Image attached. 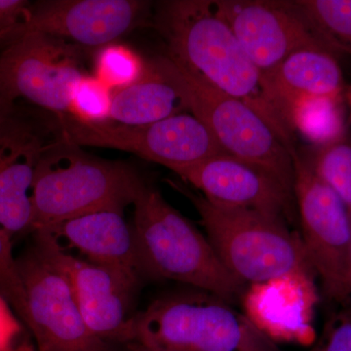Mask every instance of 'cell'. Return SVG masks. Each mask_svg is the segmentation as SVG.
<instances>
[{
  "label": "cell",
  "instance_id": "6da1fadb",
  "mask_svg": "<svg viewBox=\"0 0 351 351\" xmlns=\"http://www.w3.org/2000/svg\"><path fill=\"white\" fill-rule=\"evenodd\" d=\"M157 29L169 56L219 91L243 101L265 119L291 151L293 130L269 84L256 68L230 25L210 0L163 2Z\"/></svg>",
  "mask_w": 351,
  "mask_h": 351
},
{
  "label": "cell",
  "instance_id": "7a4b0ae2",
  "mask_svg": "<svg viewBox=\"0 0 351 351\" xmlns=\"http://www.w3.org/2000/svg\"><path fill=\"white\" fill-rule=\"evenodd\" d=\"M145 184L126 163L89 156L58 135L44 151L34 175L32 232L94 212H124Z\"/></svg>",
  "mask_w": 351,
  "mask_h": 351
},
{
  "label": "cell",
  "instance_id": "3957f363",
  "mask_svg": "<svg viewBox=\"0 0 351 351\" xmlns=\"http://www.w3.org/2000/svg\"><path fill=\"white\" fill-rule=\"evenodd\" d=\"M126 343L152 351H282L232 302L198 289L134 314Z\"/></svg>",
  "mask_w": 351,
  "mask_h": 351
},
{
  "label": "cell",
  "instance_id": "277c9868",
  "mask_svg": "<svg viewBox=\"0 0 351 351\" xmlns=\"http://www.w3.org/2000/svg\"><path fill=\"white\" fill-rule=\"evenodd\" d=\"M134 205L133 230L145 276L186 284L232 302L246 284L226 269L206 235L145 184Z\"/></svg>",
  "mask_w": 351,
  "mask_h": 351
},
{
  "label": "cell",
  "instance_id": "5b68a950",
  "mask_svg": "<svg viewBox=\"0 0 351 351\" xmlns=\"http://www.w3.org/2000/svg\"><path fill=\"white\" fill-rule=\"evenodd\" d=\"M195 206L207 239L233 276L246 285L300 274L317 278L301 234L280 217L210 202L186 186L170 182Z\"/></svg>",
  "mask_w": 351,
  "mask_h": 351
},
{
  "label": "cell",
  "instance_id": "8992f818",
  "mask_svg": "<svg viewBox=\"0 0 351 351\" xmlns=\"http://www.w3.org/2000/svg\"><path fill=\"white\" fill-rule=\"evenodd\" d=\"M228 156L271 176L294 195L293 154L274 129L243 101L212 86L172 57L151 60Z\"/></svg>",
  "mask_w": 351,
  "mask_h": 351
},
{
  "label": "cell",
  "instance_id": "52a82bcc",
  "mask_svg": "<svg viewBox=\"0 0 351 351\" xmlns=\"http://www.w3.org/2000/svg\"><path fill=\"white\" fill-rule=\"evenodd\" d=\"M56 119L60 137L78 147L131 152L177 175L210 157L225 154L207 127L188 112L138 126L112 121L87 125L69 114Z\"/></svg>",
  "mask_w": 351,
  "mask_h": 351
},
{
  "label": "cell",
  "instance_id": "ba28073f",
  "mask_svg": "<svg viewBox=\"0 0 351 351\" xmlns=\"http://www.w3.org/2000/svg\"><path fill=\"white\" fill-rule=\"evenodd\" d=\"M295 207L302 243L322 294L341 302L351 251V219L343 201L311 169L297 152L293 154Z\"/></svg>",
  "mask_w": 351,
  "mask_h": 351
},
{
  "label": "cell",
  "instance_id": "9c48e42d",
  "mask_svg": "<svg viewBox=\"0 0 351 351\" xmlns=\"http://www.w3.org/2000/svg\"><path fill=\"white\" fill-rule=\"evenodd\" d=\"M82 75L78 46L41 32L21 34L0 55V83L11 98L56 117L69 114L71 87Z\"/></svg>",
  "mask_w": 351,
  "mask_h": 351
},
{
  "label": "cell",
  "instance_id": "30bf717a",
  "mask_svg": "<svg viewBox=\"0 0 351 351\" xmlns=\"http://www.w3.org/2000/svg\"><path fill=\"white\" fill-rule=\"evenodd\" d=\"M29 313V334L38 351H110L86 324L68 281L34 244L17 257Z\"/></svg>",
  "mask_w": 351,
  "mask_h": 351
},
{
  "label": "cell",
  "instance_id": "8fae6325",
  "mask_svg": "<svg viewBox=\"0 0 351 351\" xmlns=\"http://www.w3.org/2000/svg\"><path fill=\"white\" fill-rule=\"evenodd\" d=\"M32 234V244L68 281L89 331L108 343H126L138 288L112 270L66 253L50 232Z\"/></svg>",
  "mask_w": 351,
  "mask_h": 351
},
{
  "label": "cell",
  "instance_id": "7c38bea8",
  "mask_svg": "<svg viewBox=\"0 0 351 351\" xmlns=\"http://www.w3.org/2000/svg\"><path fill=\"white\" fill-rule=\"evenodd\" d=\"M213 2L218 15L230 25L267 82L278 66L294 53L306 49L332 52L314 34L290 1Z\"/></svg>",
  "mask_w": 351,
  "mask_h": 351
},
{
  "label": "cell",
  "instance_id": "4fadbf2b",
  "mask_svg": "<svg viewBox=\"0 0 351 351\" xmlns=\"http://www.w3.org/2000/svg\"><path fill=\"white\" fill-rule=\"evenodd\" d=\"M147 4L138 0L38 2L32 4L29 19L11 40L25 32H36L80 45L103 47L137 27Z\"/></svg>",
  "mask_w": 351,
  "mask_h": 351
},
{
  "label": "cell",
  "instance_id": "5bb4252c",
  "mask_svg": "<svg viewBox=\"0 0 351 351\" xmlns=\"http://www.w3.org/2000/svg\"><path fill=\"white\" fill-rule=\"evenodd\" d=\"M179 176L214 204L294 219V195L271 176L228 154L210 157Z\"/></svg>",
  "mask_w": 351,
  "mask_h": 351
},
{
  "label": "cell",
  "instance_id": "9a60e30c",
  "mask_svg": "<svg viewBox=\"0 0 351 351\" xmlns=\"http://www.w3.org/2000/svg\"><path fill=\"white\" fill-rule=\"evenodd\" d=\"M53 141L16 112L0 119V228L12 240L32 232L34 175Z\"/></svg>",
  "mask_w": 351,
  "mask_h": 351
},
{
  "label": "cell",
  "instance_id": "2e32d148",
  "mask_svg": "<svg viewBox=\"0 0 351 351\" xmlns=\"http://www.w3.org/2000/svg\"><path fill=\"white\" fill-rule=\"evenodd\" d=\"M316 278L292 274L248 285L242 295L245 314L272 341L308 343L319 293Z\"/></svg>",
  "mask_w": 351,
  "mask_h": 351
},
{
  "label": "cell",
  "instance_id": "e0dca14e",
  "mask_svg": "<svg viewBox=\"0 0 351 351\" xmlns=\"http://www.w3.org/2000/svg\"><path fill=\"white\" fill-rule=\"evenodd\" d=\"M123 215V211L104 210L69 219L43 232L66 240L88 262L112 270L138 288L144 272L133 226Z\"/></svg>",
  "mask_w": 351,
  "mask_h": 351
},
{
  "label": "cell",
  "instance_id": "ac0fdd59",
  "mask_svg": "<svg viewBox=\"0 0 351 351\" xmlns=\"http://www.w3.org/2000/svg\"><path fill=\"white\" fill-rule=\"evenodd\" d=\"M267 84L285 117L289 105L299 99L339 98L345 92L343 73L336 54L326 49L294 53L270 76Z\"/></svg>",
  "mask_w": 351,
  "mask_h": 351
},
{
  "label": "cell",
  "instance_id": "d6986e66",
  "mask_svg": "<svg viewBox=\"0 0 351 351\" xmlns=\"http://www.w3.org/2000/svg\"><path fill=\"white\" fill-rule=\"evenodd\" d=\"M186 112L174 85L149 61L144 75L137 82L113 92L110 121L124 125H147Z\"/></svg>",
  "mask_w": 351,
  "mask_h": 351
},
{
  "label": "cell",
  "instance_id": "ffe728a7",
  "mask_svg": "<svg viewBox=\"0 0 351 351\" xmlns=\"http://www.w3.org/2000/svg\"><path fill=\"white\" fill-rule=\"evenodd\" d=\"M288 123L314 147L346 137L343 97H315L293 101L286 110Z\"/></svg>",
  "mask_w": 351,
  "mask_h": 351
},
{
  "label": "cell",
  "instance_id": "44dd1931",
  "mask_svg": "<svg viewBox=\"0 0 351 351\" xmlns=\"http://www.w3.org/2000/svg\"><path fill=\"white\" fill-rule=\"evenodd\" d=\"M291 5L330 49L351 54V0H299Z\"/></svg>",
  "mask_w": 351,
  "mask_h": 351
},
{
  "label": "cell",
  "instance_id": "7402d4cb",
  "mask_svg": "<svg viewBox=\"0 0 351 351\" xmlns=\"http://www.w3.org/2000/svg\"><path fill=\"white\" fill-rule=\"evenodd\" d=\"M304 156L314 174L341 198L351 219V142L348 138L314 147Z\"/></svg>",
  "mask_w": 351,
  "mask_h": 351
},
{
  "label": "cell",
  "instance_id": "603a6c76",
  "mask_svg": "<svg viewBox=\"0 0 351 351\" xmlns=\"http://www.w3.org/2000/svg\"><path fill=\"white\" fill-rule=\"evenodd\" d=\"M147 63L129 46L117 43L103 46L95 57V76L112 92L137 82L144 75Z\"/></svg>",
  "mask_w": 351,
  "mask_h": 351
},
{
  "label": "cell",
  "instance_id": "cb8c5ba5",
  "mask_svg": "<svg viewBox=\"0 0 351 351\" xmlns=\"http://www.w3.org/2000/svg\"><path fill=\"white\" fill-rule=\"evenodd\" d=\"M113 92L96 76L83 75L69 93V115L87 125L110 121Z\"/></svg>",
  "mask_w": 351,
  "mask_h": 351
},
{
  "label": "cell",
  "instance_id": "d4e9b609",
  "mask_svg": "<svg viewBox=\"0 0 351 351\" xmlns=\"http://www.w3.org/2000/svg\"><path fill=\"white\" fill-rule=\"evenodd\" d=\"M13 240L0 228V295L9 302L25 328H29L27 298L13 253Z\"/></svg>",
  "mask_w": 351,
  "mask_h": 351
},
{
  "label": "cell",
  "instance_id": "484cf974",
  "mask_svg": "<svg viewBox=\"0 0 351 351\" xmlns=\"http://www.w3.org/2000/svg\"><path fill=\"white\" fill-rule=\"evenodd\" d=\"M306 351H351V295L329 316L319 337Z\"/></svg>",
  "mask_w": 351,
  "mask_h": 351
},
{
  "label": "cell",
  "instance_id": "4316f807",
  "mask_svg": "<svg viewBox=\"0 0 351 351\" xmlns=\"http://www.w3.org/2000/svg\"><path fill=\"white\" fill-rule=\"evenodd\" d=\"M29 332L3 295H0V351H25L22 339Z\"/></svg>",
  "mask_w": 351,
  "mask_h": 351
},
{
  "label": "cell",
  "instance_id": "83f0119b",
  "mask_svg": "<svg viewBox=\"0 0 351 351\" xmlns=\"http://www.w3.org/2000/svg\"><path fill=\"white\" fill-rule=\"evenodd\" d=\"M32 4L25 0H0V43H9L24 27Z\"/></svg>",
  "mask_w": 351,
  "mask_h": 351
},
{
  "label": "cell",
  "instance_id": "f1b7e54d",
  "mask_svg": "<svg viewBox=\"0 0 351 351\" xmlns=\"http://www.w3.org/2000/svg\"><path fill=\"white\" fill-rule=\"evenodd\" d=\"M10 95L7 93L5 89L0 83V119L8 117L15 112V104H14Z\"/></svg>",
  "mask_w": 351,
  "mask_h": 351
},
{
  "label": "cell",
  "instance_id": "f546056e",
  "mask_svg": "<svg viewBox=\"0 0 351 351\" xmlns=\"http://www.w3.org/2000/svg\"><path fill=\"white\" fill-rule=\"evenodd\" d=\"M351 295V251L350 258V265H348V274H346L345 284H343V293H341V302H345Z\"/></svg>",
  "mask_w": 351,
  "mask_h": 351
},
{
  "label": "cell",
  "instance_id": "4dcf8cb0",
  "mask_svg": "<svg viewBox=\"0 0 351 351\" xmlns=\"http://www.w3.org/2000/svg\"><path fill=\"white\" fill-rule=\"evenodd\" d=\"M128 351H152L149 350H147V348H142V346H133V348H131L130 350Z\"/></svg>",
  "mask_w": 351,
  "mask_h": 351
},
{
  "label": "cell",
  "instance_id": "1f68e13d",
  "mask_svg": "<svg viewBox=\"0 0 351 351\" xmlns=\"http://www.w3.org/2000/svg\"><path fill=\"white\" fill-rule=\"evenodd\" d=\"M346 100H348V104H350V108H351V90L350 91L346 92Z\"/></svg>",
  "mask_w": 351,
  "mask_h": 351
}]
</instances>
